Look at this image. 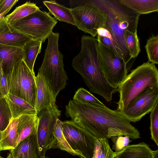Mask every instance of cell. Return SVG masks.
Masks as SVG:
<instances>
[{
    "label": "cell",
    "instance_id": "836d02e7",
    "mask_svg": "<svg viewBox=\"0 0 158 158\" xmlns=\"http://www.w3.org/2000/svg\"><path fill=\"white\" fill-rule=\"evenodd\" d=\"M8 93L7 78L4 74L0 64V93L4 97Z\"/></svg>",
    "mask_w": 158,
    "mask_h": 158
},
{
    "label": "cell",
    "instance_id": "74e56055",
    "mask_svg": "<svg viewBox=\"0 0 158 158\" xmlns=\"http://www.w3.org/2000/svg\"><path fill=\"white\" fill-rule=\"evenodd\" d=\"M39 158H49L48 157L45 156H41Z\"/></svg>",
    "mask_w": 158,
    "mask_h": 158
},
{
    "label": "cell",
    "instance_id": "ac0fdd59",
    "mask_svg": "<svg viewBox=\"0 0 158 158\" xmlns=\"http://www.w3.org/2000/svg\"><path fill=\"white\" fill-rule=\"evenodd\" d=\"M38 118L37 115H22L19 117L17 127V145L29 135L37 134Z\"/></svg>",
    "mask_w": 158,
    "mask_h": 158
},
{
    "label": "cell",
    "instance_id": "5bb4252c",
    "mask_svg": "<svg viewBox=\"0 0 158 158\" xmlns=\"http://www.w3.org/2000/svg\"><path fill=\"white\" fill-rule=\"evenodd\" d=\"M35 79L37 86L35 109L37 114L42 110L55 104L56 98L42 76L38 73Z\"/></svg>",
    "mask_w": 158,
    "mask_h": 158
},
{
    "label": "cell",
    "instance_id": "ffe728a7",
    "mask_svg": "<svg viewBox=\"0 0 158 158\" xmlns=\"http://www.w3.org/2000/svg\"><path fill=\"white\" fill-rule=\"evenodd\" d=\"M43 2L48 9L49 13L56 19L75 25L71 9L58 3L55 0L44 1Z\"/></svg>",
    "mask_w": 158,
    "mask_h": 158
},
{
    "label": "cell",
    "instance_id": "e0dca14e",
    "mask_svg": "<svg viewBox=\"0 0 158 158\" xmlns=\"http://www.w3.org/2000/svg\"><path fill=\"white\" fill-rule=\"evenodd\" d=\"M115 158H158V150H152L144 142L129 145L122 151L115 153Z\"/></svg>",
    "mask_w": 158,
    "mask_h": 158
},
{
    "label": "cell",
    "instance_id": "8d00e7d4",
    "mask_svg": "<svg viewBox=\"0 0 158 158\" xmlns=\"http://www.w3.org/2000/svg\"><path fill=\"white\" fill-rule=\"evenodd\" d=\"M2 137V132L0 131V141H1Z\"/></svg>",
    "mask_w": 158,
    "mask_h": 158
},
{
    "label": "cell",
    "instance_id": "7a4b0ae2",
    "mask_svg": "<svg viewBox=\"0 0 158 158\" xmlns=\"http://www.w3.org/2000/svg\"><path fill=\"white\" fill-rule=\"evenodd\" d=\"M81 42V50L73 59L72 66L81 76L91 92L110 102L117 89L109 84L104 75L99 57L97 40L84 35Z\"/></svg>",
    "mask_w": 158,
    "mask_h": 158
},
{
    "label": "cell",
    "instance_id": "4316f807",
    "mask_svg": "<svg viewBox=\"0 0 158 158\" xmlns=\"http://www.w3.org/2000/svg\"><path fill=\"white\" fill-rule=\"evenodd\" d=\"M125 43L131 59L137 57L140 52L139 40L137 31L135 32L127 30L124 32Z\"/></svg>",
    "mask_w": 158,
    "mask_h": 158
},
{
    "label": "cell",
    "instance_id": "484cf974",
    "mask_svg": "<svg viewBox=\"0 0 158 158\" xmlns=\"http://www.w3.org/2000/svg\"><path fill=\"white\" fill-rule=\"evenodd\" d=\"M97 39V40L124 59L121 48L110 33L106 29L102 27L98 29Z\"/></svg>",
    "mask_w": 158,
    "mask_h": 158
},
{
    "label": "cell",
    "instance_id": "60d3db41",
    "mask_svg": "<svg viewBox=\"0 0 158 158\" xmlns=\"http://www.w3.org/2000/svg\"><path fill=\"white\" fill-rule=\"evenodd\" d=\"M1 151V149L0 148V152Z\"/></svg>",
    "mask_w": 158,
    "mask_h": 158
},
{
    "label": "cell",
    "instance_id": "2e32d148",
    "mask_svg": "<svg viewBox=\"0 0 158 158\" xmlns=\"http://www.w3.org/2000/svg\"><path fill=\"white\" fill-rule=\"evenodd\" d=\"M7 158H39L36 134L25 138L11 149Z\"/></svg>",
    "mask_w": 158,
    "mask_h": 158
},
{
    "label": "cell",
    "instance_id": "cb8c5ba5",
    "mask_svg": "<svg viewBox=\"0 0 158 158\" xmlns=\"http://www.w3.org/2000/svg\"><path fill=\"white\" fill-rule=\"evenodd\" d=\"M36 4L30 1L16 7L11 13L5 16L7 22L12 26L17 22L39 9Z\"/></svg>",
    "mask_w": 158,
    "mask_h": 158
},
{
    "label": "cell",
    "instance_id": "4dcf8cb0",
    "mask_svg": "<svg viewBox=\"0 0 158 158\" xmlns=\"http://www.w3.org/2000/svg\"><path fill=\"white\" fill-rule=\"evenodd\" d=\"M12 118L8 104L5 97H0V131H3Z\"/></svg>",
    "mask_w": 158,
    "mask_h": 158
},
{
    "label": "cell",
    "instance_id": "ba28073f",
    "mask_svg": "<svg viewBox=\"0 0 158 158\" xmlns=\"http://www.w3.org/2000/svg\"><path fill=\"white\" fill-rule=\"evenodd\" d=\"M57 23V20L49 12L39 9L12 26L33 39L39 40L43 43L52 33L53 28Z\"/></svg>",
    "mask_w": 158,
    "mask_h": 158
},
{
    "label": "cell",
    "instance_id": "5b68a950",
    "mask_svg": "<svg viewBox=\"0 0 158 158\" xmlns=\"http://www.w3.org/2000/svg\"><path fill=\"white\" fill-rule=\"evenodd\" d=\"M158 84V70L155 65L148 61L132 70L117 88L119 99L117 110L125 108L149 86Z\"/></svg>",
    "mask_w": 158,
    "mask_h": 158
},
{
    "label": "cell",
    "instance_id": "277c9868",
    "mask_svg": "<svg viewBox=\"0 0 158 158\" xmlns=\"http://www.w3.org/2000/svg\"><path fill=\"white\" fill-rule=\"evenodd\" d=\"M59 36L58 33L52 32L48 38L43 60L38 73L44 77L56 98L65 88L68 79L63 56L59 50Z\"/></svg>",
    "mask_w": 158,
    "mask_h": 158
},
{
    "label": "cell",
    "instance_id": "7c38bea8",
    "mask_svg": "<svg viewBox=\"0 0 158 158\" xmlns=\"http://www.w3.org/2000/svg\"><path fill=\"white\" fill-rule=\"evenodd\" d=\"M158 102V84L147 86L119 111L130 122H136L152 110Z\"/></svg>",
    "mask_w": 158,
    "mask_h": 158
},
{
    "label": "cell",
    "instance_id": "9a60e30c",
    "mask_svg": "<svg viewBox=\"0 0 158 158\" xmlns=\"http://www.w3.org/2000/svg\"><path fill=\"white\" fill-rule=\"evenodd\" d=\"M23 58L22 48L0 44V64L6 77Z\"/></svg>",
    "mask_w": 158,
    "mask_h": 158
},
{
    "label": "cell",
    "instance_id": "7402d4cb",
    "mask_svg": "<svg viewBox=\"0 0 158 158\" xmlns=\"http://www.w3.org/2000/svg\"><path fill=\"white\" fill-rule=\"evenodd\" d=\"M19 118H12L6 128L2 132L0 141L1 151L14 149L17 145V127Z\"/></svg>",
    "mask_w": 158,
    "mask_h": 158
},
{
    "label": "cell",
    "instance_id": "44dd1931",
    "mask_svg": "<svg viewBox=\"0 0 158 158\" xmlns=\"http://www.w3.org/2000/svg\"><path fill=\"white\" fill-rule=\"evenodd\" d=\"M119 1L140 15L158 12V0H119Z\"/></svg>",
    "mask_w": 158,
    "mask_h": 158
},
{
    "label": "cell",
    "instance_id": "f1b7e54d",
    "mask_svg": "<svg viewBox=\"0 0 158 158\" xmlns=\"http://www.w3.org/2000/svg\"><path fill=\"white\" fill-rule=\"evenodd\" d=\"M73 100L80 102L101 107L106 106L86 89L81 88L75 92Z\"/></svg>",
    "mask_w": 158,
    "mask_h": 158
},
{
    "label": "cell",
    "instance_id": "d6986e66",
    "mask_svg": "<svg viewBox=\"0 0 158 158\" xmlns=\"http://www.w3.org/2000/svg\"><path fill=\"white\" fill-rule=\"evenodd\" d=\"M4 97L8 104L12 118H18L24 114L37 115L35 108L22 98L9 93Z\"/></svg>",
    "mask_w": 158,
    "mask_h": 158
},
{
    "label": "cell",
    "instance_id": "1f68e13d",
    "mask_svg": "<svg viewBox=\"0 0 158 158\" xmlns=\"http://www.w3.org/2000/svg\"><path fill=\"white\" fill-rule=\"evenodd\" d=\"M150 129L151 139L158 146V102H157L150 114Z\"/></svg>",
    "mask_w": 158,
    "mask_h": 158
},
{
    "label": "cell",
    "instance_id": "f35d334b",
    "mask_svg": "<svg viewBox=\"0 0 158 158\" xmlns=\"http://www.w3.org/2000/svg\"><path fill=\"white\" fill-rule=\"evenodd\" d=\"M3 97L2 96V95L0 93V97Z\"/></svg>",
    "mask_w": 158,
    "mask_h": 158
},
{
    "label": "cell",
    "instance_id": "603a6c76",
    "mask_svg": "<svg viewBox=\"0 0 158 158\" xmlns=\"http://www.w3.org/2000/svg\"><path fill=\"white\" fill-rule=\"evenodd\" d=\"M42 42L37 40H31L25 43L22 48L23 60L33 72L35 62L38 55L40 53Z\"/></svg>",
    "mask_w": 158,
    "mask_h": 158
},
{
    "label": "cell",
    "instance_id": "f546056e",
    "mask_svg": "<svg viewBox=\"0 0 158 158\" xmlns=\"http://www.w3.org/2000/svg\"><path fill=\"white\" fill-rule=\"evenodd\" d=\"M145 48L148 61L155 65L158 64V35H152L147 40Z\"/></svg>",
    "mask_w": 158,
    "mask_h": 158
},
{
    "label": "cell",
    "instance_id": "8992f818",
    "mask_svg": "<svg viewBox=\"0 0 158 158\" xmlns=\"http://www.w3.org/2000/svg\"><path fill=\"white\" fill-rule=\"evenodd\" d=\"M6 78L8 93L22 98L35 108V76L23 60L15 64Z\"/></svg>",
    "mask_w": 158,
    "mask_h": 158
},
{
    "label": "cell",
    "instance_id": "d590c367",
    "mask_svg": "<svg viewBox=\"0 0 158 158\" xmlns=\"http://www.w3.org/2000/svg\"><path fill=\"white\" fill-rule=\"evenodd\" d=\"M10 9H9L4 13L2 14H0V19L3 17H5V15L8 13V12L10 10Z\"/></svg>",
    "mask_w": 158,
    "mask_h": 158
},
{
    "label": "cell",
    "instance_id": "4fadbf2b",
    "mask_svg": "<svg viewBox=\"0 0 158 158\" xmlns=\"http://www.w3.org/2000/svg\"><path fill=\"white\" fill-rule=\"evenodd\" d=\"M33 39L8 23L5 17L0 19V44L23 48L26 43Z\"/></svg>",
    "mask_w": 158,
    "mask_h": 158
},
{
    "label": "cell",
    "instance_id": "30bf717a",
    "mask_svg": "<svg viewBox=\"0 0 158 158\" xmlns=\"http://www.w3.org/2000/svg\"><path fill=\"white\" fill-rule=\"evenodd\" d=\"M63 134L69 145L81 158H93L97 139L72 120L63 122Z\"/></svg>",
    "mask_w": 158,
    "mask_h": 158
},
{
    "label": "cell",
    "instance_id": "e575fe53",
    "mask_svg": "<svg viewBox=\"0 0 158 158\" xmlns=\"http://www.w3.org/2000/svg\"><path fill=\"white\" fill-rule=\"evenodd\" d=\"M18 1V0H0V14L11 9Z\"/></svg>",
    "mask_w": 158,
    "mask_h": 158
},
{
    "label": "cell",
    "instance_id": "9c48e42d",
    "mask_svg": "<svg viewBox=\"0 0 158 158\" xmlns=\"http://www.w3.org/2000/svg\"><path fill=\"white\" fill-rule=\"evenodd\" d=\"M61 112L55 103L37 114L39 120L36 136L39 158L45 156L48 150L55 148L54 127Z\"/></svg>",
    "mask_w": 158,
    "mask_h": 158
},
{
    "label": "cell",
    "instance_id": "d6a6232c",
    "mask_svg": "<svg viewBox=\"0 0 158 158\" xmlns=\"http://www.w3.org/2000/svg\"><path fill=\"white\" fill-rule=\"evenodd\" d=\"M130 138L127 136L119 135L111 137V139L114 144L112 149L115 153L120 152L123 150L131 142Z\"/></svg>",
    "mask_w": 158,
    "mask_h": 158
},
{
    "label": "cell",
    "instance_id": "d4e9b609",
    "mask_svg": "<svg viewBox=\"0 0 158 158\" xmlns=\"http://www.w3.org/2000/svg\"><path fill=\"white\" fill-rule=\"evenodd\" d=\"M63 122L58 118L55 123L53 134L55 139L54 148L66 151L73 156L79 155L72 149L67 142L63 132Z\"/></svg>",
    "mask_w": 158,
    "mask_h": 158
},
{
    "label": "cell",
    "instance_id": "8fae6325",
    "mask_svg": "<svg viewBox=\"0 0 158 158\" xmlns=\"http://www.w3.org/2000/svg\"><path fill=\"white\" fill-rule=\"evenodd\" d=\"M98 41V50L101 68L109 84L117 89L128 72L124 59Z\"/></svg>",
    "mask_w": 158,
    "mask_h": 158
},
{
    "label": "cell",
    "instance_id": "52a82bcc",
    "mask_svg": "<svg viewBox=\"0 0 158 158\" xmlns=\"http://www.w3.org/2000/svg\"><path fill=\"white\" fill-rule=\"evenodd\" d=\"M71 11L75 26L95 38L98 30L105 26L106 17L103 11L90 0H70Z\"/></svg>",
    "mask_w": 158,
    "mask_h": 158
},
{
    "label": "cell",
    "instance_id": "83f0119b",
    "mask_svg": "<svg viewBox=\"0 0 158 158\" xmlns=\"http://www.w3.org/2000/svg\"><path fill=\"white\" fill-rule=\"evenodd\" d=\"M114 154L108 139L101 138L96 140L93 158H115Z\"/></svg>",
    "mask_w": 158,
    "mask_h": 158
},
{
    "label": "cell",
    "instance_id": "ab89813d",
    "mask_svg": "<svg viewBox=\"0 0 158 158\" xmlns=\"http://www.w3.org/2000/svg\"><path fill=\"white\" fill-rule=\"evenodd\" d=\"M0 158H5L2 157L0 156Z\"/></svg>",
    "mask_w": 158,
    "mask_h": 158
},
{
    "label": "cell",
    "instance_id": "6da1fadb",
    "mask_svg": "<svg viewBox=\"0 0 158 158\" xmlns=\"http://www.w3.org/2000/svg\"><path fill=\"white\" fill-rule=\"evenodd\" d=\"M65 115L86 130L97 139H108L113 136H127L140 138L138 130L117 110L70 100L65 106Z\"/></svg>",
    "mask_w": 158,
    "mask_h": 158
},
{
    "label": "cell",
    "instance_id": "3957f363",
    "mask_svg": "<svg viewBox=\"0 0 158 158\" xmlns=\"http://www.w3.org/2000/svg\"><path fill=\"white\" fill-rule=\"evenodd\" d=\"M102 10L106 17L104 28L111 34L121 48L129 71L133 60L129 55L125 43L124 32L127 30L135 32L140 15L120 3L119 0H92Z\"/></svg>",
    "mask_w": 158,
    "mask_h": 158
}]
</instances>
